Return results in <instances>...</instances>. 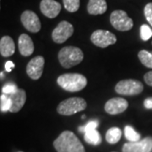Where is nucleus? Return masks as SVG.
<instances>
[{"label": "nucleus", "instance_id": "dca6fc26", "mask_svg": "<svg viewBox=\"0 0 152 152\" xmlns=\"http://www.w3.org/2000/svg\"><path fill=\"white\" fill-rule=\"evenodd\" d=\"M15 44L14 40L9 37L4 36L0 40V53L3 57H10L15 53Z\"/></svg>", "mask_w": 152, "mask_h": 152}, {"label": "nucleus", "instance_id": "a211bd4d", "mask_svg": "<svg viewBox=\"0 0 152 152\" xmlns=\"http://www.w3.org/2000/svg\"><path fill=\"white\" fill-rule=\"evenodd\" d=\"M85 140L92 145H98L102 143V136L96 129L86 131L84 136Z\"/></svg>", "mask_w": 152, "mask_h": 152}, {"label": "nucleus", "instance_id": "aec40b11", "mask_svg": "<svg viewBox=\"0 0 152 152\" xmlns=\"http://www.w3.org/2000/svg\"><path fill=\"white\" fill-rule=\"evenodd\" d=\"M138 57L143 65L152 69V53L148 52L146 50H141L139 52Z\"/></svg>", "mask_w": 152, "mask_h": 152}, {"label": "nucleus", "instance_id": "c85d7f7f", "mask_svg": "<svg viewBox=\"0 0 152 152\" xmlns=\"http://www.w3.org/2000/svg\"><path fill=\"white\" fill-rule=\"evenodd\" d=\"M144 106L146 109H152V97H148L144 101Z\"/></svg>", "mask_w": 152, "mask_h": 152}, {"label": "nucleus", "instance_id": "a878e982", "mask_svg": "<svg viewBox=\"0 0 152 152\" xmlns=\"http://www.w3.org/2000/svg\"><path fill=\"white\" fill-rule=\"evenodd\" d=\"M17 91H18V88H17V86L14 83H7L2 88L3 94H6V95L14 94V93L16 92Z\"/></svg>", "mask_w": 152, "mask_h": 152}, {"label": "nucleus", "instance_id": "c756f323", "mask_svg": "<svg viewBox=\"0 0 152 152\" xmlns=\"http://www.w3.org/2000/svg\"><path fill=\"white\" fill-rule=\"evenodd\" d=\"M15 68V64L12 61H8L5 64V70L6 72H11L12 69Z\"/></svg>", "mask_w": 152, "mask_h": 152}, {"label": "nucleus", "instance_id": "4be33fe9", "mask_svg": "<svg viewBox=\"0 0 152 152\" xmlns=\"http://www.w3.org/2000/svg\"><path fill=\"white\" fill-rule=\"evenodd\" d=\"M12 107V101L9 95L2 94L0 96V110L1 112H8L10 111Z\"/></svg>", "mask_w": 152, "mask_h": 152}, {"label": "nucleus", "instance_id": "9d476101", "mask_svg": "<svg viewBox=\"0 0 152 152\" xmlns=\"http://www.w3.org/2000/svg\"><path fill=\"white\" fill-rule=\"evenodd\" d=\"M44 64L45 59L42 56H37L33 58L26 66V73L28 76L34 80H39L42 75Z\"/></svg>", "mask_w": 152, "mask_h": 152}, {"label": "nucleus", "instance_id": "9b49d317", "mask_svg": "<svg viewBox=\"0 0 152 152\" xmlns=\"http://www.w3.org/2000/svg\"><path fill=\"white\" fill-rule=\"evenodd\" d=\"M123 152H152V137H146L137 142L125 143Z\"/></svg>", "mask_w": 152, "mask_h": 152}, {"label": "nucleus", "instance_id": "5701e85b", "mask_svg": "<svg viewBox=\"0 0 152 152\" xmlns=\"http://www.w3.org/2000/svg\"><path fill=\"white\" fill-rule=\"evenodd\" d=\"M64 9L66 10L75 13L80 9V0H63Z\"/></svg>", "mask_w": 152, "mask_h": 152}, {"label": "nucleus", "instance_id": "7ed1b4c3", "mask_svg": "<svg viewBox=\"0 0 152 152\" xmlns=\"http://www.w3.org/2000/svg\"><path fill=\"white\" fill-rule=\"evenodd\" d=\"M84 58V53L79 48L68 46L61 49L58 53V60L61 65L69 69L80 64Z\"/></svg>", "mask_w": 152, "mask_h": 152}, {"label": "nucleus", "instance_id": "bb28decb", "mask_svg": "<svg viewBox=\"0 0 152 152\" xmlns=\"http://www.w3.org/2000/svg\"><path fill=\"white\" fill-rule=\"evenodd\" d=\"M144 13H145V16L146 18L147 21L149 22V24L152 26V3H149L145 5L144 9Z\"/></svg>", "mask_w": 152, "mask_h": 152}, {"label": "nucleus", "instance_id": "0eeeda50", "mask_svg": "<svg viewBox=\"0 0 152 152\" xmlns=\"http://www.w3.org/2000/svg\"><path fill=\"white\" fill-rule=\"evenodd\" d=\"M91 42L96 47L106 48L117 42V37L113 33L105 30H96L91 36Z\"/></svg>", "mask_w": 152, "mask_h": 152}, {"label": "nucleus", "instance_id": "f257e3e1", "mask_svg": "<svg viewBox=\"0 0 152 152\" xmlns=\"http://www.w3.org/2000/svg\"><path fill=\"white\" fill-rule=\"evenodd\" d=\"M58 152H86L85 147L78 137L71 131H64L53 142Z\"/></svg>", "mask_w": 152, "mask_h": 152}, {"label": "nucleus", "instance_id": "423d86ee", "mask_svg": "<svg viewBox=\"0 0 152 152\" xmlns=\"http://www.w3.org/2000/svg\"><path fill=\"white\" fill-rule=\"evenodd\" d=\"M110 23L119 31H128L134 26V21L124 10H114L110 15Z\"/></svg>", "mask_w": 152, "mask_h": 152}, {"label": "nucleus", "instance_id": "4468645a", "mask_svg": "<svg viewBox=\"0 0 152 152\" xmlns=\"http://www.w3.org/2000/svg\"><path fill=\"white\" fill-rule=\"evenodd\" d=\"M19 51L22 56L28 57L32 54L34 52V43L31 38L27 34H21L18 42Z\"/></svg>", "mask_w": 152, "mask_h": 152}, {"label": "nucleus", "instance_id": "ddd939ff", "mask_svg": "<svg viewBox=\"0 0 152 152\" xmlns=\"http://www.w3.org/2000/svg\"><path fill=\"white\" fill-rule=\"evenodd\" d=\"M62 6L55 0H42L40 10L44 15L50 19L56 18L59 15Z\"/></svg>", "mask_w": 152, "mask_h": 152}, {"label": "nucleus", "instance_id": "f8f14e48", "mask_svg": "<svg viewBox=\"0 0 152 152\" xmlns=\"http://www.w3.org/2000/svg\"><path fill=\"white\" fill-rule=\"evenodd\" d=\"M129 107L128 102L122 97H114L108 100L104 109L110 115H117L124 113Z\"/></svg>", "mask_w": 152, "mask_h": 152}, {"label": "nucleus", "instance_id": "f03ea898", "mask_svg": "<svg viewBox=\"0 0 152 152\" xmlns=\"http://www.w3.org/2000/svg\"><path fill=\"white\" fill-rule=\"evenodd\" d=\"M57 83L64 90L69 92H77L87 86V79L80 74L68 73L60 75Z\"/></svg>", "mask_w": 152, "mask_h": 152}, {"label": "nucleus", "instance_id": "6ab92c4d", "mask_svg": "<svg viewBox=\"0 0 152 152\" xmlns=\"http://www.w3.org/2000/svg\"><path fill=\"white\" fill-rule=\"evenodd\" d=\"M122 136V131L118 127H113L107 131L106 134V140L109 144H116L119 141Z\"/></svg>", "mask_w": 152, "mask_h": 152}, {"label": "nucleus", "instance_id": "f3484780", "mask_svg": "<svg viewBox=\"0 0 152 152\" xmlns=\"http://www.w3.org/2000/svg\"><path fill=\"white\" fill-rule=\"evenodd\" d=\"M107 10L106 0H89L87 4V11L90 15H102Z\"/></svg>", "mask_w": 152, "mask_h": 152}, {"label": "nucleus", "instance_id": "39448f33", "mask_svg": "<svg viewBox=\"0 0 152 152\" xmlns=\"http://www.w3.org/2000/svg\"><path fill=\"white\" fill-rule=\"evenodd\" d=\"M144 86L136 80H123L115 86V91L123 96H136L143 91Z\"/></svg>", "mask_w": 152, "mask_h": 152}, {"label": "nucleus", "instance_id": "2eb2a0df", "mask_svg": "<svg viewBox=\"0 0 152 152\" xmlns=\"http://www.w3.org/2000/svg\"><path fill=\"white\" fill-rule=\"evenodd\" d=\"M12 101L10 113H17L23 107L26 101V94L23 89H18L16 92L9 95Z\"/></svg>", "mask_w": 152, "mask_h": 152}, {"label": "nucleus", "instance_id": "1a4fd4ad", "mask_svg": "<svg viewBox=\"0 0 152 152\" xmlns=\"http://www.w3.org/2000/svg\"><path fill=\"white\" fill-rule=\"evenodd\" d=\"M21 23L27 31L32 33L40 31L42 24L38 18L37 15L33 11L26 10L21 15Z\"/></svg>", "mask_w": 152, "mask_h": 152}, {"label": "nucleus", "instance_id": "412c9836", "mask_svg": "<svg viewBox=\"0 0 152 152\" xmlns=\"http://www.w3.org/2000/svg\"><path fill=\"white\" fill-rule=\"evenodd\" d=\"M125 138L129 142H137L140 140V134L137 133L133 127L129 125L125 126L124 128Z\"/></svg>", "mask_w": 152, "mask_h": 152}, {"label": "nucleus", "instance_id": "20e7f679", "mask_svg": "<svg viewBox=\"0 0 152 152\" xmlns=\"http://www.w3.org/2000/svg\"><path fill=\"white\" fill-rule=\"evenodd\" d=\"M86 107L87 104L85 99L80 97H71L61 102L57 107V111L60 115L71 116L79 112L84 111Z\"/></svg>", "mask_w": 152, "mask_h": 152}, {"label": "nucleus", "instance_id": "6e6552de", "mask_svg": "<svg viewBox=\"0 0 152 152\" xmlns=\"http://www.w3.org/2000/svg\"><path fill=\"white\" fill-rule=\"evenodd\" d=\"M74 33V27L69 22L63 20L56 26L52 33V38L56 43H64Z\"/></svg>", "mask_w": 152, "mask_h": 152}, {"label": "nucleus", "instance_id": "393cba45", "mask_svg": "<svg viewBox=\"0 0 152 152\" xmlns=\"http://www.w3.org/2000/svg\"><path fill=\"white\" fill-rule=\"evenodd\" d=\"M99 125V123L97 121H90L89 123H87L85 126H81L79 128V131L80 133H86V131L92 130V129H96L97 126Z\"/></svg>", "mask_w": 152, "mask_h": 152}, {"label": "nucleus", "instance_id": "b1692460", "mask_svg": "<svg viewBox=\"0 0 152 152\" xmlns=\"http://www.w3.org/2000/svg\"><path fill=\"white\" fill-rule=\"evenodd\" d=\"M152 37V30L148 25H142L140 26V37L143 41L146 42Z\"/></svg>", "mask_w": 152, "mask_h": 152}, {"label": "nucleus", "instance_id": "cd10ccee", "mask_svg": "<svg viewBox=\"0 0 152 152\" xmlns=\"http://www.w3.org/2000/svg\"><path fill=\"white\" fill-rule=\"evenodd\" d=\"M144 80L148 86H152V71H149L144 75Z\"/></svg>", "mask_w": 152, "mask_h": 152}]
</instances>
